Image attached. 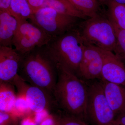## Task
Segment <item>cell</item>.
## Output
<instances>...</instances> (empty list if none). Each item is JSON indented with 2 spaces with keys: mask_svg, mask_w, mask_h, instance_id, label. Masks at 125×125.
<instances>
[{
  "mask_svg": "<svg viewBox=\"0 0 125 125\" xmlns=\"http://www.w3.org/2000/svg\"><path fill=\"white\" fill-rule=\"evenodd\" d=\"M103 50V65L102 79L125 86V64L113 52Z\"/></svg>",
  "mask_w": 125,
  "mask_h": 125,
  "instance_id": "8fae6325",
  "label": "cell"
},
{
  "mask_svg": "<svg viewBox=\"0 0 125 125\" xmlns=\"http://www.w3.org/2000/svg\"><path fill=\"white\" fill-rule=\"evenodd\" d=\"M34 118H33L30 117H28L24 118L21 122V125H37Z\"/></svg>",
  "mask_w": 125,
  "mask_h": 125,
  "instance_id": "484cf974",
  "label": "cell"
},
{
  "mask_svg": "<svg viewBox=\"0 0 125 125\" xmlns=\"http://www.w3.org/2000/svg\"><path fill=\"white\" fill-rule=\"evenodd\" d=\"M28 1L34 14L42 8L45 0H28Z\"/></svg>",
  "mask_w": 125,
  "mask_h": 125,
  "instance_id": "603a6c76",
  "label": "cell"
},
{
  "mask_svg": "<svg viewBox=\"0 0 125 125\" xmlns=\"http://www.w3.org/2000/svg\"><path fill=\"white\" fill-rule=\"evenodd\" d=\"M112 22L115 28L116 38L115 46L113 52L125 63V30L120 28L114 23Z\"/></svg>",
  "mask_w": 125,
  "mask_h": 125,
  "instance_id": "d6986e66",
  "label": "cell"
},
{
  "mask_svg": "<svg viewBox=\"0 0 125 125\" xmlns=\"http://www.w3.org/2000/svg\"><path fill=\"white\" fill-rule=\"evenodd\" d=\"M85 44L113 52L116 43L114 25L108 18L100 15L90 18L81 24L78 30Z\"/></svg>",
  "mask_w": 125,
  "mask_h": 125,
  "instance_id": "277c9868",
  "label": "cell"
},
{
  "mask_svg": "<svg viewBox=\"0 0 125 125\" xmlns=\"http://www.w3.org/2000/svg\"><path fill=\"white\" fill-rule=\"evenodd\" d=\"M57 116L53 117L52 116H48L42 122L40 125H57Z\"/></svg>",
  "mask_w": 125,
  "mask_h": 125,
  "instance_id": "d4e9b609",
  "label": "cell"
},
{
  "mask_svg": "<svg viewBox=\"0 0 125 125\" xmlns=\"http://www.w3.org/2000/svg\"><path fill=\"white\" fill-rule=\"evenodd\" d=\"M16 120L10 113L0 112V125H16Z\"/></svg>",
  "mask_w": 125,
  "mask_h": 125,
  "instance_id": "7402d4cb",
  "label": "cell"
},
{
  "mask_svg": "<svg viewBox=\"0 0 125 125\" xmlns=\"http://www.w3.org/2000/svg\"><path fill=\"white\" fill-rule=\"evenodd\" d=\"M50 7L65 15L85 19V16L78 11L68 0H45L43 7Z\"/></svg>",
  "mask_w": 125,
  "mask_h": 125,
  "instance_id": "9a60e30c",
  "label": "cell"
},
{
  "mask_svg": "<svg viewBox=\"0 0 125 125\" xmlns=\"http://www.w3.org/2000/svg\"><path fill=\"white\" fill-rule=\"evenodd\" d=\"M110 107L117 117L125 114V86L99 80Z\"/></svg>",
  "mask_w": 125,
  "mask_h": 125,
  "instance_id": "7c38bea8",
  "label": "cell"
},
{
  "mask_svg": "<svg viewBox=\"0 0 125 125\" xmlns=\"http://www.w3.org/2000/svg\"><path fill=\"white\" fill-rule=\"evenodd\" d=\"M113 0L118 4L125 5V0Z\"/></svg>",
  "mask_w": 125,
  "mask_h": 125,
  "instance_id": "f1b7e54d",
  "label": "cell"
},
{
  "mask_svg": "<svg viewBox=\"0 0 125 125\" xmlns=\"http://www.w3.org/2000/svg\"><path fill=\"white\" fill-rule=\"evenodd\" d=\"M75 8L86 17L95 18L99 14L101 4L97 0H68Z\"/></svg>",
  "mask_w": 125,
  "mask_h": 125,
  "instance_id": "e0dca14e",
  "label": "cell"
},
{
  "mask_svg": "<svg viewBox=\"0 0 125 125\" xmlns=\"http://www.w3.org/2000/svg\"><path fill=\"white\" fill-rule=\"evenodd\" d=\"M55 65L58 78L54 97L58 109L87 122V82L62 66Z\"/></svg>",
  "mask_w": 125,
  "mask_h": 125,
  "instance_id": "6da1fadb",
  "label": "cell"
},
{
  "mask_svg": "<svg viewBox=\"0 0 125 125\" xmlns=\"http://www.w3.org/2000/svg\"><path fill=\"white\" fill-rule=\"evenodd\" d=\"M116 121L117 125H125V114L117 117Z\"/></svg>",
  "mask_w": 125,
  "mask_h": 125,
  "instance_id": "4316f807",
  "label": "cell"
},
{
  "mask_svg": "<svg viewBox=\"0 0 125 125\" xmlns=\"http://www.w3.org/2000/svg\"><path fill=\"white\" fill-rule=\"evenodd\" d=\"M77 19L46 7L39 9L30 19L32 23L55 38L70 30Z\"/></svg>",
  "mask_w": 125,
  "mask_h": 125,
  "instance_id": "8992f818",
  "label": "cell"
},
{
  "mask_svg": "<svg viewBox=\"0 0 125 125\" xmlns=\"http://www.w3.org/2000/svg\"><path fill=\"white\" fill-rule=\"evenodd\" d=\"M19 94L20 95L17 97V99L13 111L16 110V111L19 112L20 113L22 114H24V113L28 112L29 110L31 111L28 106L24 95L21 94Z\"/></svg>",
  "mask_w": 125,
  "mask_h": 125,
  "instance_id": "44dd1931",
  "label": "cell"
},
{
  "mask_svg": "<svg viewBox=\"0 0 125 125\" xmlns=\"http://www.w3.org/2000/svg\"><path fill=\"white\" fill-rule=\"evenodd\" d=\"M13 84L17 87L19 93L24 95L31 111L36 113L58 108L54 97L40 88L27 84L19 75Z\"/></svg>",
  "mask_w": 125,
  "mask_h": 125,
  "instance_id": "ba28073f",
  "label": "cell"
},
{
  "mask_svg": "<svg viewBox=\"0 0 125 125\" xmlns=\"http://www.w3.org/2000/svg\"><path fill=\"white\" fill-rule=\"evenodd\" d=\"M18 21L7 11H0V46L11 47Z\"/></svg>",
  "mask_w": 125,
  "mask_h": 125,
  "instance_id": "4fadbf2b",
  "label": "cell"
},
{
  "mask_svg": "<svg viewBox=\"0 0 125 125\" xmlns=\"http://www.w3.org/2000/svg\"></svg>",
  "mask_w": 125,
  "mask_h": 125,
  "instance_id": "f546056e",
  "label": "cell"
},
{
  "mask_svg": "<svg viewBox=\"0 0 125 125\" xmlns=\"http://www.w3.org/2000/svg\"><path fill=\"white\" fill-rule=\"evenodd\" d=\"M103 62L102 49L85 44L77 76L85 81L101 80Z\"/></svg>",
  "mask_w": 125,
  "mask_h": 125,
  "instance_id": "9c48e42d",
  "label": "cell"
},
{
  "mask_svg": "<svg viewBox=\"0 0 125 125\" xmlns=\"http://www.w3.org/2000/svg\"><path fill=\"white\" fill-rule=\"evenodd\" d=\"M101 5H107L108 0H97Z\"/></svg>",
  "mask_w": 125,
  "mask_h": 125,
  "instance_id": "83f0119b",
  "label": "cell"
},
{
  "mask_svg": "<svg viewBox=\"0 0 125 125\" xmlns=\"http://www.w3.org/2000/svg\"><path fill=\"white\" fill-rule=\"evenodd\" d=\"M11 0H0V11H7L10 14V7Z\"/></svg>",
  "mask_w": 125,
  "mask_h": 125,
  "instance_id": "cb8c5ba5",
  "label": "cell"
},
{
  "mask_svg": "<svg viewBox=\"0 0 125 125\" xmlns=\"http://www.w3.org/2000/svg\"><path fill=\"white\" fill-rule=\"evenodd\" d=\"M53 39L36 25L26 21L18 23L13 45L24 57L36 47L47 45Z\"/></svg>",
  "mask_w": 125,
  "mask_h": 125,
  "instance_id": "52a82bcc",
  "label": "cell"
},
{
  "mask_svg": "<svg viewBox=\"0 0 125 125\" xmlns=\"http://www.w3.org/2000/svg\"><path fill=\"white\" fill-rule=\"evenodd\" d=\"M17 96L13 84L1 82L0 85V111L11 113L13 110Z\"/></svg>",
  "mask_w": 125,
  "mask_h": 125,
  "instance_id": "5bb4252c",
  "label": "cell"
},
{
  "mask_svg": "<svg viewBox=\"0 0 125 125\" xmlns=\"http://www.w3.org/2000/svg\"><path fill=\"white\" fill-rule=\"evenodd\" d=\"M85 43L78 30L67 31L53 39L44 52L55 64H59L77 75Z\"/></svg>",
  "mask_w": 125,
  "mask_h": 125,
  "instance_id": "3957f363",
  "label": "cell"
},
{
  "mask_svg": "<svg viewBox=\"0 0 125 125\" xmlns=\"http://www.w3.org/2000/svg\"><path fill=\"white\" fill-rule=\"evenodd\" d=\"M10 11L18 23L30 19L33 14L28 0H11Z\"/></svg>",
  "mask_w": 125,
  "mask_h": 125,
  "instance_id": "2e32d148",
  "label": "cell"
},
{
  "mask_svg": "<svg viewBox=\"0 0 125 125\" xmlns=\"http://www.w3.org/2000/svg\"><path fill=\"white\" fill-rule=\"evenodd\" d=\"M19 73L25 82L40 88L54 97L58 78L57 70L55 64L44 52H32L23 57Z\"/></svg>",
  "mask_w": 125,
  "mask_h": 125,
  "instance_id": "7a4b0ae2",
  "label": "cell"
},
{
  "mask_svg": "<svg viewBox=\"0 0 125 125\" xmlns=\"http://www.w3.org/2000/svg\"><path fill=\"white\" fill-rule=\"evenodd\" d=\"M23 58L22 56L12 47L0 46V83H10L13 84L18 75Z\"/></svg>",
  "mask_w": 125,
  "mask_h": 125,
  "instance_id": "30bf717a",
  "label": "cell"
},
{
  "mask_svg": "<svg viewBox=\"0 0 125 125\" xmlns=\"http://www.w3.org/2000/svg\"><path fill=\"white\" fill-rule=\"evenodd\" d=\"M108 18L121 29L125 30V5L108 0Z\"/></svg>",
  "mask_w": 125,
  "mask_h": 125,
  "instance_id": "ac0fdd59",
  "label": "cell"
},
{
  "mask_svg": "<svg viewBox=\"0 0 125 125\" xmlns=\"http://www.w3.org/2000/svg\"><path fill=\"white\" fill-rule=\"evenodd\" d=\"M58 114L57 125H91L84 120L60 109Z\"/></svg>",
  "mask_w": 125,
  "mask_h": 125,
  "instance_id": "ffe728a7",
  "label": "cell"
},
{
  "mask_svg": "<svg viewBox=\"0 0 125 125\" xmlns=\"http://www.w3.org/2000/svg\"><path fill=\"white\" fill-rule=\"evenodd\" d=\"M86 81L88 86L87 122L92 125H117L116 117L105 97L101 81Z\"/></svg>",
  "mask_w": 125,
  "mask_h": 125,
  "instance_id": "5b68a950",
  "label": "cell"
}]
</instances>
